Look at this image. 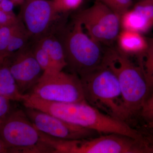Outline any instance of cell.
Here are the masks:
<instances>
[{
    "instance_id": "cell-1",
    "label": "cell",
    "mask_w": 153,
    "mask_h": 153,
    "mask_svg": "<svg viewBox=\"0 0 153 153\" xmlns=\"http://www.w3.org/2000/svg\"><path fill=\"white\" fill-rule=\"evenodd\" d=\"M25 107L39 110L69 123L102 134H115L134 138L137 132L123 121L105 114L82 102L63 103L43 100L30 94L23 102Z\"/></svg>"
},
{
    "instance_id": "cell-2",
    "label": "cell",
    "mask_w": 153,
    "mask_h": 153,
    "mask_svg": "<svg viewBox=\"0 0 153 153\" xmlns=\"http://www.w3.org/2000/svg\"><path fill=\"white\" fill-rule=\"evenodd\" d=\"M66 22V19L61 21L54 32L62 44L66 67L80 77L101 65L105 49L101 44L85 34L79 21L73 18L69 25Z\"/></svg>"
},
{
    "instance_id": "cell-3",
    "label": "cell",
    "mask_w": 153,
    "mask_h": 153,
    "mask_svg": "<svg viewBox=\"0 0 153 153\" xmlns=\"http://www.w3.org/2000/svg\"><path fill=\"white\" fill-rule=\"evenodd\" d=\"M102 63L111 69L118 80L128 118L140 112L149 94L142 70L118 48L105 49Z\"/></svg>"
},
{
    "instance_id": "cell-4",
    "label": "cell",
    "mask_w": 153,
    "mask_h": 153,
    "mask_svg": "<svg viewBox=\"0 0 153 153\" xmlns=\"http://www.w3.org/2000/svg\"><path fill=\"white\" fill-rule=\"evenodd\" d=\"M79 77L86 102L111 117L128 119L118 80L111 69L102 63Z\"/></svg>"
},
{
    "instance_id": "cell-5",
    "label": "cell",
    "mask_w": 153,
    "mask_h": 153,
    "mask_svg": "<svg viewBox=\"0 0 153 153\" xmlns=\"http://www.w3.org/2000/svg\"><path fill=\"white\" fill-rule=\"evenodd\" d=\"M42 137L53 153H151L145 141L118 134L76 140L58 139L44 134Z\"/></svg>"
},
{
    "instance_id": "cell-6",
    "label": "cell",
    "mask_w": 153,
    "mask_h": 153,
    "mask_svg": "<svg viewBox=\"0 0 153 153\" xmlns=\"http://www.w3.org/2000/svg\"><path fill=\"white\" fill-rule=\"evenodd\" d=\"M0 139L10 153H53L23 110L12 109L0 120Z\"/></svg>"
},
{
    "instance_id": "cell-7",
    "label": "cell",
    "mask_w": 153,
    "mask_h": 153,
    "mask_svg": "<svg viewBox=\"0 0 153 153\" xmlns=\"http://www.w3.org/2000/svg\"><path fill=\"white\" fill-rule=\"evenodd\" d=\"M29 94L46 101L71 103L86 101L80 77L63 71H44Z\"/></svg>"
},
{
    "instance_id": "cell-8",
    "label": "cell",
    "mask_w": 153,
    "mask_h": 153,
    "mask_svg": "<svg viewBox=\"0 0 153 153\" xmlns=\"http://www.w3.org/2000/svg\"><path fill=\"white\" fill-rule=\"evenodd\" d=\"M73 18L81 23L90 38L102 45H111L120 32V16L96 0L92 6L79 11Z\"/></svg>"
},
{
    "instance_id": "cell-9",
    "label": "cell",
    "mask_w": 153,
    "mask_h": 153,
    "mask_svg": "<svg viewBox=\"0 0 153 153\" xmlns=\"http://www.w3.org/2000/svg\"><path fill=\"white\" fill-rule=\"evenodd\" d=\"M18 16L30 36L36 41L52 31L66 13L59 12L54 1L48 0H25Z\"/></svg>"
},
{
    "instance_id": "cell-10",
    "label": "cell",
    "mask_w": 153,
    "mask_h": 153,
    "mask_svg": "<svg viewBox=\"0 0 153 153\" xmlns=\"http://www.w3.org/2000/svg\"><path fill=\"white\" fill-rule=\"evenodd\" d=\"M16 80L20 92L29 94L38 83L44 71L36 60L30 42L4 60Z\"/></svg>"
},
{
    "instance_id": "cell-11",
    "label": "cell",
    "mask_w": 153,
    "mask_h": 153,
    "mask_svg": "<svg viewBox=\"0 0 153 153\" xmlns=\"http://www.w3.org/2000/svg\"><path fill=\"white\" fill-rule=\"evenodd\" d=\"M25 113L38 130L49 136L61 140L92 137L97 132L75 125L39 110L25 107Z\"/></svg>"
},
{
    "instance_id": "cell-12",
    "label": "cell",
    "mask_w": 153,
    "mask_h": 153,
    "mask_svg": "<svg viewBox=\"0 0 153 153\" xmlns=\"http://www.w3.org/2000/svg\"><path fill=\"white\" fill-rule=\"evenodd\" d=\"M121 28L143 34L153 28V4L141 0L120 17Z\"/></svg>"
},
{
    "instance_id": "cell-13",
    "label": "cell",
    "mask_w": 153,
    "mask_h": 153,
    "mask_svg": "<svg viewBox=\"0 0 153 153\" xmlns=\"http://www.w3.org/2000/svg\"><path fill=\"white\" fill-rule=\"evenodd\" d=\"M117 41L118 48L128 55H141L148 47V39L142 34L129 30H122Z\"/></svg>"
},
{
    "instance_id": "cell-14",
    "label": "cell",
    "mask_w": 153,
    "mask_h": 153,
    "mask_svg": "<svg viewBox=\"0 0 153 153\" xmlns=\"http://www.w3.org/2000/svg\"><path fill=\"white\" fill-rule=\"evenodd\" d=\"M35 41L47 51L52 60L55 70L63 71L66 67L65 55L62 44L54 31L49 32Z\"/></svg>"
},
{
    "instance_id": "cell-15",
    "label": "cell",
    "mask_w": 153,
    "mask_h": 153,
    "mask_svg": "<svg viewBox=\"0 0 153 153\" xmlns=\"http://www.w3.org/2000/svg\"><path fill=\"white\" fill-rule=\"evenodd\" d=\"M27 94L20 92L8 66L4 60L0 61V95L10 101L23 102Z\"/></svg>"
},
{
    "instance_id": "cell-16",
    "label": "cell",
    "mask_w": 153,
    "mask_h": 153,
    "mask_svg": "<svg viewBox=\"0 0 153 153\" xmlns=\"http://www.w3.org/2000/svg\"><path fill=\"white\" fill-rule=\"evenodd\" d=\"M30 40L31 38L27 30L21 19L18 17V21L13 26L6 57L25 47Z\"/></svg>"
},
{
    "instance_id": "cell-17",
    "label": "cell",
    "mask_w": 153,
    "mask_h": 153,
    "mask_svg": "<svg viewBox=\"0 0 153 153\" xmlns=\"http://www.w3.org/2000/svg\"><path fill=\"white\" fill-rule=\"evenodd\" d=\"M148 41L147 49L138 56V65L142 70L150 92L153 90V38L148 39Z\"/></svg>"
},
{
    "instance_id": "cell-18",
    "label": "cell",
    "mask_w": 153,
    "mask_h": 153,
    "mask_svg": "<svg viewBox=\"0 0 153 153\" xmlns=\"http://www.w3.org/2000/svg\"><path fill=\"white\" fill-rule=\"evenodd\" d=\"M31 41L33 54L43 71H57L54 68L52 60L47 51L37 42Z\"/></svg>"
},
{
    "instance_id": "cell-19",
    "label": "cell",
    "mask_w": 153,
    "mask_h": 153,
    "mask_svg": "<svg viewBox=\"0 0 153 153\" xmlns=\"http://www.w3.org/2000/svg\"><path fill=\"white\" fill-rule=\"evenodd\" d=\"M105 5L121 16L129 10L132 4L133 0H96Z\"/></svg>"
},
{
    "instance_id": "cell-20",
    "label": "cell",
    "mask_w": 153,
    "mask_h": 153,
    "mask_svg": "<svg viewBox=\"0 0 153 153\" xmlns=\"http://www.w3.org/2000/svg\"><path fill=\"white\" fill-rule=\"evenodd\" d=\"M14 25L0 27V61H3L7 57V51Z\"/></svg>"
},
{
    "instance_id": "cell-21",
    "label": "cell",
    "mask_w": 153,
    "mask_h": 153,
    "mask_svg": "<svg viewBox=\"0 0 153 153\" xmlns=\"http://www.w3.org/2000/svg\"><path fill=\"white\" fill-rule=\"evenodd\" d=\"M83 0H54L57 10L61 13H66L69 11L77 9Z\"/></svg>"
},
{
    "instance_id": "cell-22",
    "label": "cell",
    "mask_w": 153,
    "mask_h": 153,
    "mask_svg": "<svg viewBox=\"0 0 153 153\" xmlns=\"http://www.w3.org/2000/svg\"><path fill=\"white\" fill-rule=\"evenodd\" d=\"M140 113L148 123L153 120V90L149 94Z\"/></svg>"
},
{
    "instance_id": "cell-23",
    "label": "cell",
    "mask_w": 153,
    "mask_h": 153,
    "mask_svg": "<svg viewBox=\"0 0 153 153\" xmlns=\"http://www.w3.org/2000/svg\"><path fill=\"white\" fill-rule=\"evenodd\" d=\"M18 16L13 13H7L0 9V27L10 26L16 23Z\"/></svg>"
},
{
    "instance_id": "cell-24",
    "label": "cell",
    "mask_w": 153,
    "mask_h": 153,
    "mask_svg": "<svg viewBox=\"0 0 153 153\" xmlns=\"http://www.w3.org/2000/svg\"><path fill=\"white\" fill-rule=\"evenodd\" d=\"M12 110L10 100L0 95V120Z\"/></svg>"
},
{
    "instance_id": "cell-25",
    "label": "cell",
    "mask_w": 153,
    "mask_h": 153,
    "mask_svg": "<svg viewBox=\"0 0 153 153\" xmlns=\"http://www.w3.org/2000/svg\"><path fill=\"white\" fill-rule=\"evenodd\" d=\"M14 6L11 0H2L0 2V9L7 13H13Z\"/></svg>"
},
{
    "instance_id": "cell-26",
    "label": "cell",
    "mask_w": 153,
    "mask_h": 153,
    "mask_svg": "<svg viewBox=\"0 0 153 153\" xmlns=\"http://www.w3.org/2000/svg\"><path fill=\"white\" fill-rule=\"evenodd\" d=\"M10 153L7 147L0 139V153Z\"/></svg>"
},
{
    "instance_id": "cell-27",
    "label": "cell",
    "mask_w": 153,
    "mask_h": 153,
    "mask_svg": "<svg viewBox=\"0 0 153 153\" xmlns=\"http://www.w3.org/2000/svg\"><path fill=\"white\" fill-rule=\"evenodd\" d=\"M14 3L15 5H22L25 1V0H11Z\"/></svg>"
},
{
    "instance_id": "cell-28",
    "label": "cell",
    "mask_w": 153,
    "mask_h": 153,
    "mask_svg": "<svg viewBox=\"0 0 153 153\" xmlns=\"http://www.w3.org/2000/svg\"><path fill=\"white\" fill-rule=\"evenodd\" d=\"M148 126L150 128L153 130V120L148 123Z\"/></svg>"
},
{
    "instance_id": "cell-29",
    "label": "cell",
    "mask_w": 153,
    "mask_h": 153,
    "mask_svg": "<svg viewBox=\"0 0 153 153\" xmlns=\"http://www.w3.org/2000/svg\"><path fill=\"white\" fill-rule=\"evenodd\" d=\"M144 1H146L150 3L153 4V0H144Z\"/></svg>"
},
{
    "instance_id": "cell-30",
    "label": "cell",
    "mask_w": 153,
    "mask_h": 153,
    "mask_svg": "<svg viewBox=\"0 0 153 153\" xmlns=\"http://www.w3.org/2000/svg\"><path fill=\"white\" fill-rule=\"evenodd\" d=\"M1 1H2V0H0V2H1Z\"/></svg>"
},
{
    "instance_id": "cell-31",
    "label": "cell",
    "mask_w": 153,
    "mask_h": 153,
    "mask_svg": "<svg viewBox=\"0 0 153 153\" xmlns=\"http://www.w3.org/2000/svg\"></svg>"
}]
</instances>
